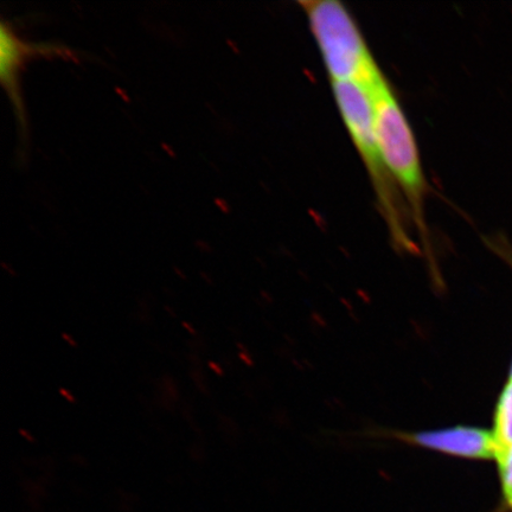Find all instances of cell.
<instances>
[{"label": "cell", "mask_w": 512, "mask_h": 512, "mask_svg": "<svg viewBox=\"0 0 512 512\" xmlns=\"http://www.w3.org/2000/svg\"><path fill=\"white\" fill-rule=\"evenodd\" d=\"M332 82H352L370 91L386 76L371 55L362 31L337 0L300 2Z\"/></svg>", "instance_id": "obj_3"}, {"label": "cell", "mask_w": 512, "mask_h": 512, "mask_svg": "<svg viewBox=\"0 0 512 512\" xmlns=\"http://www.w3.org/2000/svg\"><path fill=\"white\" fill-rule=\"evenodd\" d=\"M406 443L457 458L496 460L494 434L483 428L456 426L443 430L401 434Z\"/></svg>", "instance_id": "obj_5"}, {"label": "cell", "mask_w": 512, "mask_h": 512, "mask_svg": "<svg viewBox=\"0 0 512 512\" xmlns=\"http://www.w3.org/2000/svg\"><path fill=\"white\" fill-rule=\"evenodd\" d=\"M494 434L496 460L512 446V380H508L499 396L495 418Z\"/></svg>", "instance_id": "obj_6"}, {"label": "cell", "mask_w": 512, "mask_h": 512, "mask_svg": "<svg viewBox=\"0 0 512 512\" xmlns=\"http://www.w3.org/2000/svg\"><path fill=\"white\" fill-rule=\"evenodd\" d=\"M496 462L501 478L503 502L512 512V446Z\"/></svg>", "instance_id": "obj_7"}, {"label": "cell", "mask_w": 512, "mask_h": 512, "mask_svg": "<svg viewBox=\"0 0 512 512\" xmlns=\"http://www.w3.org/2000/svg\"><path fill=\"white\" fill-rule=\"evenodd\" d=\"M332 89L344 124L370 176L390 236L396 246L413 252L415 245L407 228L408 220H412L411 213L377 142L370 95L366 88L352 82H332Z\"/></svg>", "instance_id": "obj_1"}, {"label": "cell", "mask_w": 512, "mask_h": 512, "mask_svg": "<svg viewBox=\"0 0 512 512\" xmlns=\"http://www.w3.org/2000/svg\"><path fill=\"white\" fill-rule=\"evenodd\" d=\"M489 246L512 267V246L504 236H495L489 240Z\"/></svg>", "instance_id": "obj_8"}, {"label": "cell", "mask_w": 512, "mask_h": 512, "mask_svg": "<svg viewBox=\"0 0 512 512\" xmlns=\"http://www.w3.org/2000/svg\"><path fill=\"white\" fill-rule=\"evenodd\" d=\"M0 76L3 87L9 95L12 108L23 139L27 138L28 120L19 86V73L30 57L68 56L66 48L54 44H36L24 42L19 38L11 25L3 22L0 28Z\"/></svg>", "instance_id": "obj_4"}, {"label": "cell", "mask_w": 512, "mask_h": 512, "mask_svg": "<svg viewBox=\"0 0 512 512\" xmlns=\"http://www.w3.org/2000/svg\"><path fill=\"white\" fill-rule=\"evenodd\" d=\"M373 102L374 124L384 162L407 202L421 240L428 245L425 215L427 182L414 133L400 102L383 78L368 91Z\"/></svg>", "instance_id": "obj_2"}, {"label": "cell", "mask_w": 512, "mask_h": 512, "mask_svg": "<svg viewBox=\"0 0 512 512\" xmlns=\"http://www.w3.org/2000/svg\"><path fill=\"white\" fill-rule=\"evenodd\" d=\"M509 379L512 380V364H511Z\"/></svg>", "instance_id": "obj_9"}]
</instances>
